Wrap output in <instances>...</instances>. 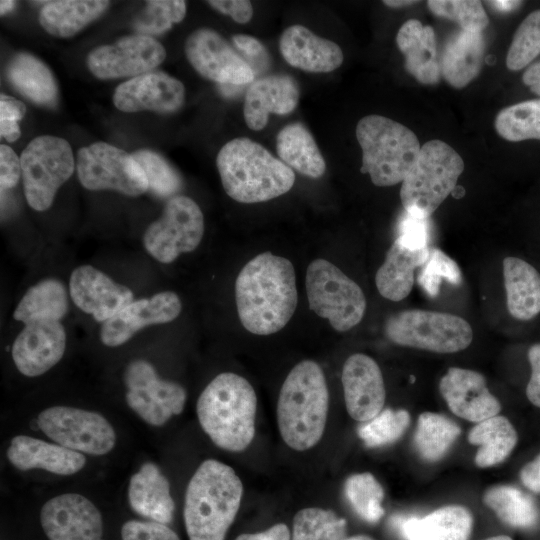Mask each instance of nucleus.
<instances>
[{"label": "nucleus", "mask_w": 540, "mask_h": 540, "mask_svg": "<svg viewBox=\"0 0 540 540\" xmlns=\"http://www.w3.org/2000/svg\"><path fill=\"white\" fill-rule=\"evenodd\" d=\"M235 298L246 330L256 335L280 331L292 318L298 302L292 263L271 252L257 255L238 274Z\"/></svg>", "instance_id": "f257e3e1"}, {"label": "nucleus", "mask_w": 540, "mask_h": 540, "mask_svg": "<svg viewBox=\"0 0 540 540\" xmlns=\"http://www.w3.org/2000/svg\"><path fill=\"white\" fill-rule=\"evenodd\" d=\"M243 484L230 466L203 461L191 477L184 501L189 540H224L239 510Z\"/></svg>", "instance_id": "f03ea898"}, {"label": "nucleus", "mask_w": 540, "mask_h": 540, "mask_svg": "<svg viewBox=\"0 0 540 540\" xmlns=\"http://www.w3.org/2000/svg\"><path fill=\"white\" fill-rule=\"evenodd\" d=\"M216 164L225 192L240 203H259L279 197L295 182L290 167L246 137L223 145Z\"/></svg>", "instance_id": "7ed1b4c3"}, {"label": "nucleus", "mask_w": 540, "mask_h": 540, "mask_svg": "<svg viewBox=\"0 0 540 540\" xmlns=\"http://www.w3.org/2000/svg\"><path fill=\"white\" fill-rule=\"evenodd\" d=\"M256 393L242 376L224 372L202 391L196 411L203 431L221 449L240 452L255 435Z\"/></svg>", "instance_id": "20e7f679"}, {"label": "nucleus", "mask_w": 540, "mask_h": 540, "mask_svg": "<svg viewBox=\"0 0 540 540\" xmlns=\"http://www.w3.org/2000/svg\"><path fill=\"white\" fill-rule=\"evenodd\" d=\"M329 393L322 368L312 360L295 365L284 380L277 402L278 427L284 442L305 451L323 436Z\"/></svg>", "instance_id": "39448f33"}, {"label": "nucleus", "mask_w": 540, "mask_h": 540, "mask_svg": "<svg viewBox=\"0 0 540 540\" xmlns=\"http://www.w3.org/2000/svg\"><path fill=\"white\" fill-rule=\"evenodd\" d=\"M362 149L361 172L374 185L393 186L402 182L413 167L421 146L415 133L403 124L381 115H367L356 126Z\"/></svg>", "instance_id": "423d86ee"}, {"label": "nucleus", "mask_w": 540, "mask_h": 540, "mask_svg": "<svg viewBox=\"0 0 540 540\" xmlns=\"http://www.w3.org/2000/svg\"><path fill=\"white\" fill-rule=\"evenodd\" d=\"M463 170V159L444 141L434 139L423 144L400 189L407 214L427 219L454 191Z\"/></svg>", "instance_id": "0eeeda50"}, {"label": "nucleus", "mask_w": 540, "mask_h": 540, "mask_svg": "<svg viewBox=\"0 0 540 540\" xmlns=\"http://www.w3.org/2000/svg\"><path fill=\"white\" fill-rule=\"evenodd\" d=\"M385 334L393 343L435 353H455L472 342L471 325L445 312L404 310L388 317Z\"/></svg>", "instance_id": "6e6552de"}, {"label": "nucleus", "mask_w": 540, "mask_h": 540, "mask_svg": "<svg viewBox=\"0 0 540 540\" xmlns=\"http://www.w3.org/2000/svg\"><path fill=\"white\" fill-rule=\"evenodd\" d=\"M305 284L310 309L335 330L345 332L360 323L366 310L365 295L337 266L315 259L307 268Z\"/></svg>", "instance_id": "1a4fd4ad"}, {"label": "nucleus", "mask_w": 540, "mask_h": 540, "mask_svg": "<svg viewBox=\"0 0 540 540\" xmlns=\"http://www.w3.org/2000/svg\"><path fill=\"white\" fill-rule=\"evenodd\" d=\"M20 161L28 205L36 211H46L51 207L58 189L74 172L71 146L63 138L42 135L26 146Z\"/></svg>", "instance_id": "9d476101"}, {"label": "nucleus", "mask_w": 540, "mask_h": 540, "mask_svg": "<svg viewBox=\"0 0 540 540\" xmlns=\"http://www.w3.org/2000/svg\"><path fill=\"white\" fill-rule=\"evenodd\" d=\"M204 234V217L198 204L184 195L170 197L161 216L143 234L147 253L169 264L182 253L194 251Z\"/></svg>", "instance_id": "9b49d317"}, {"label": "nucleus", "mask_w": 540, "mask_h": 540, "mask_svg": "<svg viewBox=\"0 0 540 540\" xmlns=\"http://www.w3.org/2000/svg\"><path fill=\"white\" fill-rule=\"evenodd\" d=\"M37 425L54 443L82 454L105 455L116 444L111 423L102 414L86 409L48 407L37 416Z\"/></svg>", "instance_id": "f8f14e48"}, {"label": "nucleus", "mask_w": 540, "mask_h": 540, "mask_svg": "<svg viewBox=\"0 0 540 540\" xmlns=\"http://www.w3.org/2000/svg\"><path fill=\"white\" fill-rule=\"evenodd\" d=\"M76 169L82 186L91 191L113 190L135 197L149 190L147 177L132 154L105 142L82 147Z\"/></svg>", "instance_id": "ddd939ff"}, {"label": "nucleus", "mask_w": 540, "mask_h": 540, "mask_svg": "<svg viewBox=\"0 0 540 540\" xmlns=\"http://www.w3.org/2000/svg\"><path fill=\"white\" fill-rule=\"evenodd\" d=\"M123 382L127 388V405L151 426H163L184 409L187 399L184 387L161 379L154 366L145 359H135L127 364Z\"/></svg>", "instance_id": "4468645a"}, {"label": "nucleus", "mask_w": 540, "mask_h": 540, "mask_svg": "<svg viewBox=\"0 0 540 540\" xmlns=\"http://www.w3.org/2000/svg\"><path fill=\"white\" fill-rule=\"evenodd\" d=\"M185 55L202 77L218 84L241 86L255 80L248 61L212 29L193 31L185 42Z\"/></svg>", "instance_id": "2eb2a0df"}, {"label": "nucleus", "mask_w": 540, "mask_h": 540, "mask_svg": "<svg viewBox=\"0 0 540 540\" xmlns=\"http://www.w3.org/2000/svg\"><path fill=\"white\" fill-rule=\"evenodd\" d=\"M166 58L163 45L151 36L137 34L92 50L86 59L99 79L139 76L159 66Z\"/></svg>", "instance_id": "dca6fc26"}, {"label": "nucleus", "mask_w": 540, "mask_h": 540, "mask_svg": "<svg viewBox=\"0 0 540 540\" xmlns=\"http://www.w3.org/2000/svg\"><path fill=\"white\" fill-rule=\"evenodd\" d=\"M67 344L60 320L36 319L24 324L15 338L11 356L17 370L26 377L43 375L63 357Z\"/></svg>", "instance_id": "f3484780"}, {"label": "nucleus", "mask_w": 540, "mask_h": 540, "mask_svg": "<svg viewBox=\"0 0 540 540\" xmlns=\"http://www.w3.org/2000/svg\"><path fill=\"white\" fill-rule=\"evenodd\" d=\"M40 522L49 540H101L103 534L100 511L78 493L49 499L41 508Z\"/></svg>", "instance_id": "a211bd4d"}, {"label": "nucleus", "mask_w": 540, "mask_h": 540, "mask_svg": "<svg viewBox=\"0 0 540 540\" xmlns=\"http://www.w3.org/2000/svg\"><path fill=\"white\" fill-rule=\"evenodd\" d=\"M181 310V299L173 291H162L151 297L133 300L101 323L100 340L107 347H118L145 327L175 320Z\"/></svg>", "instance_id": "6ab92c4d"}, {"label": "nucleus", "mask_w": 540, "mask_h": 540, "mask_svg": "<svg viewBox=\"0 0 540 540\" xmlns=\"http://www.w3.org/2000/svg\"><path fill=\"white\" fill-rule=\"evenodd\" d=\"M69 296L83 312L103 323L134 300L127 286L91 265L76 267L69 279Z\"/></svg>", "instance_id": "aec40b11"}, {"label": "nucleus", "mask_w": 540, "mask_h": 540, "mask_svg": "<svg viewBox=\"0 0 540 540\" xmlns=\"http://www.w3.org/2000/svg\"><path fill=\"white\" fill-rule=\"evenodd\" d=\"M185 100V88L181 81L162 72L141 74L119 84L113 94L115 107L123 112L154 111L173 113Z\"/></svg>", "instance_id": "412c9836"}, {"label": "nucleus", "mask_w": 540, "mask_h": 540, "mask_svg": "<svg viewBox=\"0 0 540 540\" xmlns=\"http://www.w3.org/2000/svg\"><path fill=\"white\" fill-rule=\"evenodd\" d=\"M341 380L346 409L354 420L367 422L382 411L386 397L384 380L371 357L362 353L348 357Z\"/></svg>", "instance_id": "4be33fe9"}, {"label": "nucleus", "mask_w": 540, "mask_h": 540, "mask_svg": "<svg viewBox=\"0 0 540 540\" xmlns=\"http://www.w3.org/2000/svg\"><path fill=\"white\" fill-rule=\"evenodd\" d=\"M439 390L451 412L467 421L479 423L501 411L484 376L474 370L450 367L440 380Z\"/></svg>", "instance_id": "5701e85b"}, {"label": "nucleus", "mask_w": 540, "mask_h": 540, "mask_svg": "<svg viewBox=\"0 0 540 540\" xmlns=\"http://www.w3.org/2000/svg\"><path fill=\"white\" fill-rule=\"evenodd\" d=\"M299 96L298 83L290 75L271 74L254 80L244 98L243 114L247 126L254 131L262 130L269 114L291 113Z\"/></svg>", "instance_id": "b1692460"}, {"label": "nucleus", "mask_w": 540, "mask_h": 540, "mask_svg": "<svg viewBox=\"0 0 540 540\" xmlns=\"http://www.w3.org/2000/svg\"><path fill=\"white\" fill-rule=\"evenodd\" d=\"M279 50L291 66L312 73H328L343 63V52L333 41L314 34L302 25L286 28L279 39Z\"/></svg>", "instance_id": "393cba45"}, {"label": "nucleus", "mask_w": 540, "mask_h": 540, "mask_svg": "<svg viewBox=\"0 0 540 540\" xmlns=\"http://www.w3.org/2000/svg\"><path fill=\"white\" fill-rule=\"evenodd\" d=\"M7 458L21 471L42 469L62 476L76 474L86 464L84 454L28 435L11 439Z\"/></svg>", "instance_id": "a878e982"}, {"label": "nucleus", "mask_w": 540, "mask_h": 540, "mask_svg": "<svg viewBox=\"0 0 540 540\" xmlns=\"http://www.w3.org/2000/svg\"><path fill=\"white\" fill-rule=\"evenodd\" d=\"M429 249L413 246L398 236L375 275L380 295L395 302L406 298L415 282V270L426 262Z\"/></svg>", "instance_id": "bb28decb"}, {"label": "nucleus", "mask_w": 540, "mask_h": 540, "mask_svg": "<svg viewBox=\"0 0 540 540\" xmlns=\"http://www.w3.org/2000/svg\"><path fill=\"white\" fill-rule=\"evenodd\" d=\"M406 540H469L473 529L471 512L461 505H447L424 517L394 518Z\"/></svg>", "instance_id": "cd10ccee"}, {"label": "nucleus", "mask_w": 540, "mask_h": 540, "mask_svg": "<svg viewBox=\"0 0 540 540\" xmlns=\"http://www.w3.org/2000/svg\"><path fill=\"white\" fill-rule=\"evenodd\" d=\"M128 501L134 512L151 521L168 524L173 519L175 505L170 483L152 462L144 463L131 476Z\"/></svg>", "instance_id": "c85d7f7f"}, {"label": "nucleus", "mask_w": 540, "mask_h": 540, "mask_svg": "<svg viewBox=\"0 0 540 540\" xmlns=\"http://www.w3.org/2000/svg\"><path fill=\"white\" fill-rule=\"evenodd\" d=\"M396 43L404 55L405 69L422 84H435L441 70L437 58L434 30L417 19H409L399 28Z\"/></svg>", "instance_id": "c756f323"}, {"label": "nucleus", "mask_w": 540, "mask_h": 540, "mask_svg": "<svg viewBox=\"0 0 540 540\" xmlns=\"http://www.w3.org/2000/svg\"><path fill=\"white\" fill-rule=\"evenodd\" d=\"M484 54L485 40L482 32L457 31L444 46L440 62L441 75L452 87L463 88L479 74Z\"/></svg>", "instance_id": "7c9ffc66"}, {"label": "nucleus", "mask_w": 540, "mask_h": 540, "mask_svg": "<svg viewBox=\"0 0 540 540\" xmlns=\"http://www.w3.org/2000/svg\"><path fill=\"white\" fill-rule=\"evenodd\" d=\"M502 264L508 312L517 320L533 319L540 313V273L518 257H506Z\"/></svg>", "instance_id": "2f4dec72"}, {"label": "nucleus", "mask_w": 540, "mask_h": 540, "mask_svg": "<svg viewBox=\"0 0 540 540\" xmlns=\"http://www.w3.org/2000/svg\"><path fill=\"white\" fill-rule=\"evenodd\" d=\"M12 86L32 102L54 107L58 102V86L49 67L29 53H18L7 66Z\"/></svg>", "instance_id": "473e14b6"}, {"label": "nucleus", "mask_w": 540, "mask_h": 540, "mask_svg": "<svg viewBox=\"0 0 540 540\" xmlns=\"http://www.w3.org/2000/svg\"><path fill=\"white\" fill-rule=\"evenodd\" d=\"M103 0H58L44 2L39 23L49 34L68 38L100 17L109 7Z\"/></svg>", "instance_id": "72a5a7b5"}, {"label": "nucleus", "mask_w": 540, "mask_h": 540, "mask_svg": "<svg viewBox=\"0 0 540 540\" xmlns=\"http://www.w3.org/2000/svg\"><path fill=\"white\" fill-rule=\"evenodd\" d=\"M276 149L283 163L305 176L319 178L326 170L315 139L301 123H290L279 131Z\"/></svg>", "instance_id": "f704fd0d"}, {"label": "nucleus", "mask_w": 540, "mask_h": 540, "mask_svg": "<svg viewBox=\"0 0 540 540\" xmlns=\"http://www.w3.org/2000/svg\"><path fill=\"white\" fill-rule=\"evenodd\" d=\"M469 443L478 446L474 461L480 468L503 462L513 451L518 434L504 416L496 415L477 423L468 433Z\"/></svg>", "instance_id": "c9c22d12"}, {"label": "nucleus", "mask_w": 540, "mask_h": 540, "mask_svg": "<svg viewBox=\"0 0 540 540\" xmlns=\"http://www.w3.org/2000/svg\"><path fill=\"white\" fill-rule=\"evenodd\" d=\"M69 310L66 286L56 278H45L35 283L22 296L13 318L26 324L36 319L62 320Z\"/></svg>", "instance_id": "e433bc0d"}, {"label": "nucleus", "mask_w": 540, "mask_h": 540, "mask_svg": "<svg viewBox=\"0 0 540 540\" xmlns=\"http://www.w3.org/2000/svg\"><path fill=\"white\" fill-rule=\"evenodd\" d=\"M483 502L511 527L530 529L538 523L539 511L534 500L515 486H493L484 493Z\"/></svg>", "instance_id": "4c0bfd02"}, {"label": "nucleus", "mask_w": 540, "mask_h": 540, "mask_svg": "<svg viewBox=\"0 0 540 540\" xmlns=\"http://www.w3.org/2000/svg\"><path fill=\"white\" fill-rule=\"evenodd\" d=\"M461 433L460 427L448 417L424 412L418 417L414 443L419 455L426 461L440 460Z\"/></svg>", "instance_id": "58836bf2"}, {"label": "nucleus", "mask_w": 540, "mask_h": 540, "mask_svg": "<svg viewBox=\"0 0 540 540\" xmlns=\"http://www.w3.org/2000/svg\"><path fill=\"white\" fill-rule=\"evenodd\" d=\"M494 127L507 141L540 140V98L503 108L496 115Z\"/></svg>", "instance_id": "ea45409f"}, {"label": "nucleus", "mask_w": 540, "mask_h": 540, "mask_svg": "<svg viewBox=\"0 0 540 540\" xmlns=\"http://www.w3.org/2000/svg\"><path fill=\"white\" fill-rule=\"evenodd\" d=\"M346 538V521L333 511L305 508L293 519L291 540H343Z\"/></svg>", "instance_id": "a19ab883"}, {"label": "nucleus", "mask_w": 540, "mask_h": 540, "mask_svg": "<svg viewBox=\"0 0 540 540\" xmlns=\"http://www.w3.org/2000/svg\"><path fill=\"white\" fill-rule=\"evenodd\" d=\"M344 493L354 511L365 521L375 523L384 515L381 505L384 491L368 472L351 475L344 484Z\"/></svg>", "instance_id": "79ce46f5"}, {"label": "nucleus", "mask_w": 540, "mask_h": 540, "mask_svg": "<svg viewBox=\"0 0 540 540\" xmlns=\"http://www.w3.org/2000/svg\"><path fill=\"white\" fill-rule=\"evenodd\" d=\"M410 424V414L403 409H384L358 427L357 434L367 447L374 448L397 441Z\"/></svg>", "instance_id": "37998d69"}, {"label": "nucleus", "mask_w": 540, "mask_h": 540, "mask_svg": "<svg viewBox=\"0 0 540 540\" xmlns=\"http://www.w3.org/2000/svg\"><path fill=\"white\" fill-rule=\"evenodd\" d=\"M540 54V9L531 12L515 31L506 56V66L518 71Z\"/></svg>", "instance_id": "c03bdc74"}, {"label": "nucleus", "mask_w": 540, "mask_h": 540, "mask_svg": "<svg viewBox=\"0 0 540 540\" xmlns=\"http://www.w3.org/2000/svg\"><path fill=\"white\" fill-rule=\"evenodd\" d=\"M186 2L182 0H150L133 22V27L142 35H156L171 29L186 15Z\"/></svg>", "instance_id": "a18cd8bd"}, {"label": "nucleus", "mask_w": 540, "mask_h": 540, "mask_svg": "<svg viewBox=\"0 0 540 540\" xmlns=\"http://www.w3.org/2000/svg\"><path fill=\"white\" fill-rule=\"evenodd\" d=\"M132 156L143 169L149 185V190L159 197H173L182 185L178 173L159 154L141 149Z\"/></svg>", "instance_id": "49530a36"}, {"label": "nucleus", "mask_w": 540, "mask_h": 540, "mask_svg": "<svg viewBox=\"0 0 540 540\" xmlns=\"http://www.w3.org/2000/svg\"><path fill=\"white\" fill-rule=\"evenodd\" d=\"M427 6L436 16L456 22L461 30L482 32L489 24L483 5L477 0H429Z\"/></svg>", "instance_id": "de8ad7c7"}, {"label": "nucleus", "mask_w": 540, "mask_h": 540, "mask_svg": "<svg viewBox=\"0 0 540 540\" xmlns=\"http://www.w3.org/2000/svg\"><path fill=\"white\" fill-rule=\"evenodd\" d=\"M445 280L452 285L462 283V273L458 264L438 248H430L426 262L421 266L418 283L430 296L439 293L440 284Z\"/></svg>", "instance_id": "09e8293b"}, {"label": "nucleus", "mask_w": 540, "mask_h": 540, "mask_svg": "<svg viewBox=\"0 0 540 540\" xmlns=\"http://www.w3.org/2000/svg\"><path fill=\"white\" fill-rule=\"evenodd\" d=\"M122 540H180L177 534L155 521L130 520L121 529Z\"/></svg>", "instance_id": "8fccbe9b"}, {"label": "nucleus", "mask_w": 540, "mask_h": 540, "mask_svg": "<svg viewBox=\"0 0 540 540\" xmlns=\"http://www.w3.org/2000/svg\"><path fill=\"white\" fill-rule=\"evenodd\" d=\"M22 176L21 161L12 148L0 146V186L1 190L14 188Z\"/></svg>", "instance_id": "3c124183"}, {"label": "nucleus", "mask_w": 540, "mask_h": 540, "mask_svg": "<svg viewBox=\"0 0 540 540\" xmlns=\"http://www.w3.org/2000/svg\"><path fill=\"white\" fill-rule=\"evenodd\" d=\"M232 41L235 47L243 52L248 59L253 60V71L256 74V71H259L260 67H265L268 65V52L265 46L255 37L237 34L232 37Z\"/></svg>", "instance_id": "603ef678"}, {"label": "nucleus", "mask_w": 540, "mask_h": 540, "mask_svg": "<svg viewBox=\"0 0 540 540\" xmlns=\"http://www.w3.org/2000/svg\"><path fill=\"white\" fill-rule=\"evenodd\" d=\"M207 3L240 24L248 23L253 16V7L248 0H211Z\"/></svg>", "instance_id": "864d4df0"}, {"label": "nucleus", "mask_w": 540, "mask_h": 540, "mask_svg": "<svg viewBox=\"0 0 540 540\" xmlns=\"http://www.w3.org/2000/svg\"><path fill=\"white\" fill-rule=\"evenodd\" d=\"M528 360L531 376L526 386V396L534 406L540 408V343L529 348Z\"/></svg>", "instance_id": "5fc2aeb1"}, {"label": "nucleus", "mask_w": 540, "mask_h": 540, "mask_svg": "<svg viewBox=\"0 0 540 540\" xmlns=\"http://www.w3.org/2000/svg\"><path fill=\"white\" fill-rule=\"evenodd\" d=\"M26 113L25 104L15 97L1 94L0 96V122L16 124L22 120Z\"/></svg>", "instance_id": "6e6d98bb"}, {"label": "nucleus", "mask_w": 540, "mask_h": 540, "mask_svg": "<svg viewBox=\"0 0 540 540\" xmlns=\"http://www.w3.org/2000/svg\"><path fill=\"white\" fill-rule=\"evenodd\" d=\"M520 479L529 490L540 493V454L522 467Z\"/></svg>", "instance_id": "4d7b16f0"}, {"label": "nucleus", "mask_w": 540, "mask_h": 540, "mask_svg": "<svg viewBox=\"0 0 540 540\" xmlns=\"http://www.w3.org/2000/svg\"><path fill=\"white\" fill-rule=\"evenodd\" d=\"M235 540H291L289 528L283 524H275L269 529L253 534H241Z\"/></svg>", "instance_id": "13d9d810"}, {"label": "nucleus", "mask_w": 540, "mask_h": 540, "mask_svg": "<svg viewBox=\"0 0 540 540\" xmlns=\"http://www.w3.org/2000/svg\"><path fill=\"white\" fill-rule=\"evenodd\" d=\"M522 81L533 93L540 96V60L525 70Z\"/></svg>", "instance_id": "bf43d9fd"}, {"label": "nucleus", "mask_w": 540, "mask_h": 540, "mask_svg": "<svg viewBox=\"0 0 540 540\" xmlns=\"http://www.w3.org/2000/svg\"><path fill=\"white\" fill-rule=\"evenodd\" d=\"M487 3L500 12H510L522 4L521 1H510V0L488 1Z\"/></svg>", "instance_id": "052dcab7"}, {"label": "nucleus", "mask_w": 540, "mask_h": 540, "mask_svg": "<svg viewBox=\"0 0 540 540\" xmlns=\"http://www.w3.org/2000/svg\"><path fill=\"white\" fill-rule=\"evenodd\" d=\"M416 3H418V1H413V0H384L383 1L384 5L391 8H400V7H405V6H409Z\"/></svg>", "instance_id": "680f3d73"}, {"label": "nucleus", "mask_w": 540, "mask_h": 540, "mask_svg": "<svg viewBox=\"0 0 540 540\" xmlns=\"http://www.w3.org/2000/svg\"><path fill=\"white\" fill-rule=\"evenodd\" d=\"M16 2L12 0H1L0 1V14L3 16L14 9Z\"/></svg>", "instance_id": "e2e57ef3"}, {"label": "nucleus", "mask_w": 540, "mask_h": 540, "mask_svg": "<svg viewBox=\"0 0 540 540\" xmlns=\"http://www.w3.org/2000/svg\"><path fill=\"white\" fill-rule=\"evenodd\" d=\"M343 540H374V539H372L371 537L366 536V535H356V536H352V537H346Z\"/></svg>", "instance_id": "0e129e2a"}, {"label": "nucleus", "mask_w": 540, "mask_h": 540, "mask_svg": "<svg viewBox=\"0 0 540 540\" xmlns=\"http://www.w3.org/2000/svg\"><path fill=\"white\" fill-rule=\"evenodd\" d=\"M485 540H513V539L507 535H498V536L487 538Z\"/></svg>", "instance_id": "69168bd1"}]
</instances>
